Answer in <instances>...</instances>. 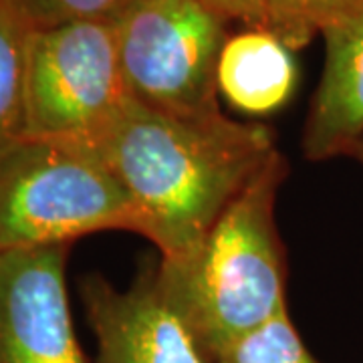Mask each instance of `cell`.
Segmentation results:
<instances>
[{"instance_id":"6da1fadb","label":"cell","mask_w":363,"mask_h":363,"mask_svg":"<svg viewBox=\"0 0 363 363\" xmlns=\"http://www.w3.org/2000/svg\"><path fill=\"white\" fill-rule=\"evenodd\" d=\"M89 150L128 192L160 259L192 250L279 152L269 125L168 116L131 97Z\"/></svg>"},{"instance_id":"7a4b0ae2","label":"cell","mask_w":363,"mask_h":363,"mask_svg":"<svg viewBox=\"0 0 363 363\" xmlns=\"http://www.w3.org/2000/svg\"><path fill=\"white\" fill-rule=\"evenodd\" d=\"M277 152L224 208L202 240L160 259L157 286L210 363L286 309V255L277 198L286 178Z\"/></svg>"},{"instance_id":"3957f363","label":"cell","mask_w":363,"mask_h":363,"mask_svg":"<svg viewBox=\"0 0 363 363\" xmlns=\"http://www.w3.org/2000/svg\"><path fill=\"white\" fill-rule=\"evenodd\" d=\"M104 230L140 233L123 186L93 150L21 140L0 154V255Z\"/></svg>"},{"instance_id":"277c9868","label":"cell","mask_w":363,"mask_h":363,"mask_svg":"<svg viewBox=\"0 0 363 363\" xmlns=\"http://www.w3.org/2000/svg\"><path fill=\"white\" fill-rule=\"evenodd\" d=\"M226 21L198 0H140L116 18L119 67L131 99L168 116L212 119Z\"/></svg>"},{"instance_id":"5b68a950","label":"cell","mask_w":363,"mask_h":363,"mask_svg":"<svg viewBox=\"0 0 363 363\" xmlns=\"http://www.w3.org/2000/svg\"><path fill=\"white\" fill-rule=\"evenodd\" d=\"M128 99L111 23L30 33L25 138L91 147Z\"/></svg>"},{"instance_id":"8992f818","label":"cell","mask_w":363,"mask_h":363,"mask_svg":"<svg viewBox=\"0 0 363 363\" xmlns=\"http://www.w3.org/2000/svg\"><path fill=\"white\" fill-rule=\"evenodd\" d=\"M69 245L0 255V363H87L75 337Z\"/></svg>"},{"instance_id":"52a82bcc","label":"cell","mask_w":363,"mask_h":363,"mask_svg":"<svg viewBox=\"0 0 363 363\" xmlns=\"http://www.w3.org/2000/svg\"><path fill=\"white\" fill-rule=\"evenodd\" d=\"M97 341V363H210L157 286L156 264H143L125 289L101 274L81 281Z\"/></svg>"},{"instance_id":"ba28073f","label":"cell","mask_w":363,"mask_h":363,"mask_svg":"<svg viewBox=\"0 0 363 363\" xmlns=\"http://www.w3.org/2000/svg\"><path fill=\"white\" fill-rule=\"evenodd\" d=\"M323 73L303 130L311 162L351 156L363 140V0L321 33Z\"/></svg>"},{"instance_id":"9c48e42d","label":"cell","mask_w":363,"mask_h":363,"mask_svg":"<svg viewBox=\"0 0 363 363\" xmlns=\"http://www.w3.org/2000/svg\"><path fill=\"white\" fill-rule=\"evenodd\" d=\"M218 93L247 116H271L297 87L293 51L264 28H242L222 47L216 71Z\"/></svg>"},{"instance_id":"30bf717a","label":"cell","mask_w":363,"mask_h":363,"mask_svg":"<svg viewBox=\"0 0 363 363\" xmlns=\"http://www.w3.org/2000/svg\"><path fill=\"white\" fill-rule=\"evenodd\" d=\"M33 28L0 0V154L25 140L26 52Z\"/></svg>"},{"instance_id":"8fae6325","label":"cell","mask_w":363,"mask_h":363,"mask_svg":"<svg viewBox=\"0 0 363 363\" xmlns=\"http://www.w3.org/2000/svg\"><path fill=\"white\" fill-rule=\"evenodd\" d=\"M359 0H262L264 30L301 51Z\"/></svg>"},{"instance_id":"7c38bea8","label":"cell","mask_w":363,"mask_h":363,"mask_svg":"<svg viewBox=\"0 0 363 363\" xmlns=\"http://www.w3.org/2000/svg\"><path fill=\"white\" fill-rule=\"evenodd\" d=\"M212 363H321L305 345L289 311L238 339Z\"/></svg>"},{"instance_id":"4fadbf2b","label":"cell","mask_w":363,"mask_h":363,"mask_svg":"<svg viewBox=\"0 0 363 363\" xmlns=\"http://www.w3.org/2000/svg\"><path fill=\"white\" fill-rule=\"evenodd\" d=\"M33 30L67 23H113L140 0H9Z\"/></svg>"},{"instance_id":"5bb4252c","label":"cell","mask_w":363,"mask_h":363,"mask_svg":"<svg viewBox=\"0 0 363 363\" xmlns=\"http://www.w3.org/2000/svg\"><path fill=\"white\" fill-rule=\"evenodd\" d=\"M198 2H202L212 13L222 16L226 23H240L242 25V13H240L238 0H198Z\"/></svg>"},{"instance_id":"9a60e30c","label":"cell","mask_w":363,"mask_h":363,"mask_svg":"<svg viewBox=\"0 0 363 363\" xmlns=\"http://www.w3.org/2000/svg\"><path fill=\"white\" fill-rule=\"evenodd\" d=\"M238 4H240L245 28H262L264 26L262 0H238Z\"/></svg>"},{"instance_id":"2e32d148","label":"cell","mask_w":363,"mask_h":363,"mask_svg":"<svg viewBox=\"0 0 363 363\" xmlns=\"http://www.w3.org/2000/svg\"><path fill=\"white\" fill-rule=\"evenodd\" d=\"M350 157H355V160H357V162L363 166V140L355 145V150L351 152Z\"/></svg>"}]
</instances>
